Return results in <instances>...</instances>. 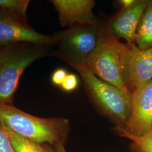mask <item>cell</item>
Segmentation results:
<instances>
[{
	"mask_svg": "<svg viewBox=\"0 0 152 152\" xmlns=\"http://www.w3.org/2000/svg\"><path fill=\"white\" fill-rule=\"evenodd\" d=\"M0 125L29 140L53 147L65 145L71 129L66 118L38 117L5 104H0Z\"/></svg>",
	"mask_w": 152,
	"mask_h": 152,
	"instance_id": "1",
	"label": "cell"
},
{
	"mask_svg": "<svg viewBox=\"0 0 152 152\" xmlns=\"http://www.w3.org/2000/svg\"><path fill=\"white\" fill-rule=\"evenodd\" d=\"M50 47L29 42L1 45L0 104L13 105L14 96L24 71L35 61L49 56Z\"/></svg>",
	"mask_w": 152,
	"mask_h": 152,
	"instance_id": "2",
	"label": "cell"
},
{
	"mask_svg": "<svg viewBox=\"0 0 152 152\" xmlns=\"http://www.w3.org/2000/svg\"><path fill=\"white\" fill-rule=\"evenodd\" d=\"M81 76L88 98L100 113L108 118L115 129H125L130 115L131 94L102 81L86 65L75 69Z\"/></svg>",
	"mask_w": 152,
	"mask_h": 152,
	"instance_id": "3",
	"label": "cell"
},
{
	"mask_svg": "<svg viewBox=\"0 0 152 152\" xmlns=\"http://www.w3.org/2000/svg\"><path fill=\"white\" fill-rule=\"evenodd\" d=\"M127 44L114 36L108 25L102 24L98 44L87 60L86 66L102 81L131 94L123 80Z\"/></svg>",
	"mask_w": 152,
	"mask_h": 152,
	"instance_id": "4",
	"label": "cell"
},
{
	"mask_svg": "<svg viewBox=\"0 0 152 152\" xmlns=\"http://www.w3.org/2000/svg\"><path fill=\"white\" fill-rule=\"evenodd\" d=\"M102 23L75 26L55 33L56 49L50 53L74 69L86 65L87 60L98 44Z\"/></svg>",
	"mask_w": 152,
	"mask_h": 152,
	"instance_id": "5",
	"label": "cell"
},
{
	"mask_svg": "<svg viewBox=\"0 0 152 152\" xmlns=\"http://www.w3.org/2000/svg\"><path fill=\"white\" fill-rule=\"evenodd\" d=\"M16 42H29L54 46V34L46 35L36 32L24 19L0 9V45Z\"/></svg>",
	"mask_w": 152,
	"mask_h": 152,
	"instance_id": "6",
	"label": "cell"
},
{
	"mask_svg": "<svg viewBox=\"0 0 152 152\" xmlns=\"http://www.w3.org/2000/svg\"><path fill=\"white\" fill-rule=\"evenodd\" d=\"M117 129L135 136H144L152 131V80L132 92L130 117L125 129Z\"/></svg>",
	"mask_w": 152,
	"mask_h": 152,
	"instance_id": "7",
	"label": "cell"
},
{
	"mask_svg": "<svg viewBox=\"0 0 152 152\" xmlns=\"http://www.w3.org/2000/svg\"><path fill=\"white\" fill-rule=\"evenodd\" d=\"M126 44L123 80L132 93L152 80V49L142 50L135 44Z\"/></svg>",
	"mask_w": 152,
	"mask_h": 152,
	"instance_id": "8",
	"label": "cell"
},
{
	"mask_svg": "<svg viewBox=\"0 0 152 152\" xmlns=\"http://www.w3.org/2000/svg\"><path fill=\"white\" fill-rule=\"evenodd\" d=\"M63 27L100 23L93 12L94 0H51Z\"/></svg>",
	"mask_w": 152,
	"mask_h": 152,
	"instance_id": "9",
	"label": "cell"
},
{
	"mask_svg": "<svg viewBox=\"0 0 152 152\" xmlns=\"http://www.w3.org/2000/svg\"><path fill=\"white\" fill-rule=\"evenodd\" d=\"M147 3V0H137L131 7L121 9L110 19L108 26L116 38H123L127 44H135L137 29Z\"/></svg>",
	"mask_w": 152,
	"mask_h": 152,
	"instance_id": "10",
	"label": "cell"
},
{
	"mask_svg": "<svg viewBox=\"0 0 152 152\" xmlns=\"http://www.w3.org/2000/svg\"><path fill=\"white\" fill-rule=\"evenodd\" d=\"M135 45L142 50L152 49V1H148L147 7L139 24Z\"/></svg>",
	"mask_w": 152,
	"mask_h": 152,
	"instance_id": "11",
	"label": "cell"
},
{
	"mask_svg": "<svg viewBox=\"0 0 152 152\" xmlns=\"http://www.w3.org/2000/svg\"><path fill=\"white\" fill-rule=\"evenodd\" d=\"M2 126L9 137L15 152H55L52 145L32 141L17 134L6 127Z\"/></svg>",
	"mask_w": 152,
	"mask_h": 152,
	"instance_id": "12",
	"label": "cell"
},
{
	"mask_svg": "<svg viewBox=\"0 0 152 152\" xmlns=\"http://www.w3.org/2000/svg\"><path fill=\"white\" fill-rule=\"evenodd\" d=\"M121 137L131 140L130 148L132 152H152V131L147 135L142 136L131 135L120 129H114Z\"/></svg>",
	"mask_w": 152,
	"mask_h": 152,
	"instance_id": "13",
	"label": "cell"
},
{
	"mask_svg": "<svg viewBox=\"0 0 152 152\" xmlns=\"http://www.w3.org/2000/svg\"><path fill=\"white\" fill-rule=\"evenodd\" d=\"M29 0H0V9L16 16L27 19Z\"/></svg>",
	"mask_w": 152,
	"mask_h": 152,
	"instance_id": "14",
	"label": "cell"
},
{
	"mask_svg": "<svg viewBox=\"0 0 152 152\" xmlns=\"http://www.w3.org/2000/svg\"><path fill=\"white\" fill-rule=\"evenodd\" d=\"M0 152H15L7 132L0 125Z\"/></svg>",
	"mask_w": 152,
	"mask_h": 152,
	"instance_id": "15",
	"label": "cell"
},
{
	"mask_svg": "<svg viewBox=\"0 0 152 152\" xmlns=\"http://www.w3.org/2000/svg\"><path fill=\"white\" fill-rule=\"evenodd\" d=\"M78 85V80L74 74H68L61 85V88L65 92H72L75 90Z\"/></svg>",
	"mask_w": 152,
	"mask_h": 152,
	"instance_id": "16",
	"label": "cell"
},
{
	"mask_svg": "<svg viewBox=\"0 0 152 152\" xmlns=\"http://www.w3.org/2000/svg\"><path fill=\"white\" fill-rule=\"evenodd\" d=\"M67 75L68 73L65 69L58 68L53 72L51 77V80L55 86H61Z\"/></svg>",
	"mask_w": 152,
	"mask_h": 152,
	"instance_id": "17",
	"label": "cell"
},
{
	"mask_svg": "<svg viewBox=\"0 0 152 152\" xmlns=\"http://www.w3.org/2000/svg\"><path fill=\"white\" fill-rule=\"evenodd\" d=\"M136 1L137 0H121L118 1V3L121 7V9H126L133 5Z\"/></svg>",
	"mask_w": 152,
	"mask_h": 152,
	"instance_id": "18",
	"label": "cell"
},
{
	"mask_svg": "<svg viewBox=\"0 0 152 152\" xmlns=\"http://www.w3.org/2000/svg\"><path fill=\"white\" fill-rule=\"evenodd\" d=\"M55 152H67L65 150L64 145L62 144H58L54 146Z\"/></svg>",
	"mask_w": 152,
	"mask_h": 152,
	"instance_id": "19",
	"label": "cell"
},
{
	"mask_svg": "<svg viewBox=\"0 0 152 152\" xmlns=\"http://www.w3.org/2000/svg\"><path fill=\"white\" fill-rule=\"evenodd\" d=\"M1 45H0V49H1Z\"/></svg>",
	"mask_w": 152,
	"mask_h": 152,
	"instance_id": "20",
	"label": "cell"
},
{
	"mask_svg": "<svg viewBox=\"0 0 152 152\" xmlns=\"http://www.w3.org/2000/svg\"></svg>",
	"mask_w": 152,
	"mask_h": 152,
	"instance_id": "21",
	"label": "cell"
}]
</instances>
